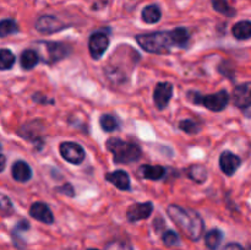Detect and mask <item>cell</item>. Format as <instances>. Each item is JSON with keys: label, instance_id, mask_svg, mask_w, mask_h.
Segmentation results:
<instances>
[{"label": "cell", "instance_id": "obj_21", "mask_svg": "<svg viewBox=\"0 0 251 250\" xmlns=\"http://www.w3.org/2000/svg\"><path fill=\"white\" fill-rule=\"evenodd\" d=\"M232 34L238 41H245V39L251 38V21L244 20L239 21L233 26Z\"/></svg>", "mask_w": 251, "mask_h": 250}, {"label": "cell", "instance_id": "obj_4", "mask_svg": "<svg viewBox=\"0 0 251 250\" xmlns=\"http://www.w3.org/2000/svg\"><path fill=\"white\" fill-rule=\"evenodd\" d=\"M188 98L194 104L202 105L211 112H222L227 108L230 100L229 93L226 90H221L211 95H201L200 92L191 91L188 93Z\"/></svg>", "mask_w": 251, "mask_h": 250}, {"label": "cell", "instance_id": "obj_27", "mask_svg": "<svg viewBox=\"0 0 251 250\" xmlns=\"http://www.w3.org/2000/svg\"><path fill=\"white\" fill-rule=\"evenodd\" d=\"M212 7L217 12L228 17H233L235 15V10L230 6L228 0H212Z\"/></svg>", "mask_w": 251, "mask_h": 250}, {"label": "cell", "instance_id": "obj_25", "mask_svg": "<svg viewBox=\"0 0 251 250\" xmlns=\"http://www.w3.org/2000/svg\"><path fill=\"white\" fill-rule=\"evenodd\" d=\"M15 61H16V58H15L14 53L11 50L6 48H2L0 50V69L2 71L11 69L14 66Z\"/></svg>", "mask_w": 251, "mask_h": 250}, {"label": "cell", "instance_id": "obj_2", "mask_svg": "<svg viewBox=\"0 0 251 250\" xmlns=\"http://www.w3.org/2000/svg\"><path fill=\"white\" fill-rule=\"evenodd\" d=\"M167 213L174 225L193 242H198L205 233V223L202 217L196 211L171 203L167 207Z\"/></svg>", "mask_w": 251, "mask_h": 250}, {"label": "cell", "instance_id": "obj_32", "mask_svg": "<svg viewBox=\"0 0 251 250\" xmlns=\"http://www.w3.org/2000/svg\"><path fill=\"white\" fill-rule=\"evenodd\" d=\"M55 191L63 194V195L70 196V198L75 196V189H74V186L70 183H65L63 186H59V188L55 189Z\"/></svg>", "mask_w": 251, "mask_h": 250}, {"label": "cell", "instance_id": "obj_26", "mask_svg": "<svg viewBox=\"0 0 251 250\" xmlns=\"http://www.w3.org/2000/svg\"><path fill=\"white\" fill-rule=\"evenodd\" d=\"M17 32H19V26L14 20L4 19L0 22V37L2 38L10 36V34L17 33Z\"/></svg>", "mask_w": 251, "mask_h": 250}, {"label": "cell", "instance_id": "obj_24", "mask_svg": "<svg viewBox=\"0 0 251 250\" xmlns=\"http://www.w3.org/2000/svg\"><path fill=\"white\" fill-rule=\"evenodd\" d=\"M100 125L103 131L113 132L118 129L119 123H118L117 118L113 117L112 114H103L100 118Z\"/></svg>", "mask_w": 251, "mask_h": 250}, {"label": "cell", "instance_id": "obj_8", "mask_svg": "<svg viewBox=\"0 0 251 250\" xmlns=\"http://www.w3.org/2000/svg\"><path fill=\"white\" fill-rule=\"evenodd\" d=\"M36 29L38 32L43 34H51L56 33L59 31H63V29L68 28V25L64 24L61 20H59L58 17L51 16V15H44L41 16L36 21Z\"/></svg>", "mask_w": 251, "mask_h": 250}, {"label": "cell", "instance_id": "obj_34", "mask_svg": "<svg viewBox=\"0 0 251 250\" xmlns=\"http://www.w3.org/2000/svg\"><path fill=\"white\" fill-rule=\"evenodd\" d=\"M222 250H245V249L243 245L238 244V243H229V244L226 245Z\"/></svg>", "mask_w": 251, "mask_h": 250}, {"label": "cell", "instance_id": "obj_18", "mask_svg": "<svg viewBox=\"0 0 251 250\" xmlns=\"http://www.w3.org/2000/svg\"><path fill=\"white\" fill-rule=\"evenodd\" d=\"M140 176L149 180H161L166 175V168L162 166H151V164H144L139 168Z\"/></svg>", "mask_w": 251, "mask_h": 250}, {"label": "cell", "instance_id": "obj_30", "mask_svg": "<svg viewBox=\"0 0 251 250\" xmlns=\"http://www.w3.org/2000/svg\"><path fill=\"white\" fill-rule=\"evenodd\" d=\"M1 213L4 217L14 213V206H12L11 200L5 194L1 195Z\"/></svg>", "mask_w": 251, "mask_h": 250}, {"label": "cell", "instance_id": "obj_6", "mask_svg": "<svg viewBox=\"0 0 251 250\" xmlns=\"http://www.w3.org/2000/svg\"><path fill=\"white\" fill-rule=\"evenodd\" d=\"M59 152L61 157L69 163L81 164L86 158V152L83 147L77 142L65 141L59 145Z\"/></svg>", "mask_w": 251, "mask_h": 250}, {"label": "cell", "instance_id": "obj_16", "mask_svg": "<svg viewBox=\"0 0 251 250\" xmlns=\"http://www.w3.org/2000/svg\"><path fill=\"white\" fill-rule=\"evenodd\" d=\"M11 175L19 183H27L32 178V168L27 162L16 161L11 167Z\"/></svg>", "mask_w": 251, "mask_h": 250}, {"label": "cell", "instance_id": "obj_7", "mask_svg": "<svg viewBox=\"0 0 251 250\" xmlns=\"http://www.w3.org/2000/svg\"><path fill=\"white\" fill-rule=\"evenodd\" d=\"M109 47V37L105 32L96 31L93 32L88 39V50L91 56L95 60H98L103 56V54L107 51Z\"/></svg>", "mask_w": 251, "mask_h": 250}, {"label": "cell", "instance_id": "obj_31", "mask_svg": "<svg viewBox=\"0 0 251 250\" xmlns=\"http://www.w3.org/2000/svg\"><path fill=\"white\" fill-rule=\"evenodd\" d=\"M105 250H132L131 245L124 242H110L105 245Z\"/></svg>", "mask_w": 251, "mask_h": 250}, {"label": "cell", "instance_id": "obj_33", "mask_svg": "<svg viewBox=\"0 0 251 250\" xmlns=\"http://www.w3.org/2000/svg\"><path fill=\"white\" fill-rule=\"evenodd\" d=\"M32 100H33V102L39 103V104H54V100H49L43 93L36 92L32 96Z\"/></svg>", "mask_w": 251, "mask_h": 250}, {"label": "cell", "instance_id": "obj_9", "mask_svg": "<svg viewBox=\"0 0 251 250\" xmlns=\"http://www.w3.org/2000/svg\"><path fill=\"white\" fill-rule=\"evenodd\" d=\"M173 85L171 82H158L153 91V100L157 109L163 110L168 107L173 97Z\"/></svg>", "mask_w": 251, "mask_h": 250}, {"label": "cell", "instance_id": "obj_5", "mask_svg": "<svg viewBox=\"0 0 251 250\" xmlns=\"http://www.w3.org/2000/svg\"><path fill=\"white\" fill-rule=\"evenodd\" d=\"M38 46L42 47L43 49L44 56L41 59L43 63L49 64H55L58 61L63 60L66 56H69L71 49L70 46L65 43H61V42H50V41H39L37 42Z\"/></svg>", "mask_w": 251, "mask_h": 250}, {"label": "cell", "instance_id": "obj_1", "mask_svg": "<svg viewBox=\"0 0 251 250\" xmlns=\"http://www.w3.org/2000/svg\"><path fill=\"white\" fill-rule=\"evenodd\" d=\"M189 39L190 34L184 27L136 36L137 44L145 51L151 54H168L173 48H186L189 46Z\"/></svg>", "mask_w": 251, "mask_h": 250}, {"label": "cell", "instance_id": "obj_35", "mask_svg": "<svg viewBox=\"0 0 251 250\" xmlns=\"http://www.w3.org/2000/svg\"><path fill=\"white\" fill-rule=\"evenodd\" d=\"M5 159H6L5 154H1V172L5 169Z\"/></svg>", "mask_w": 251, "mask_h": 250}, {"label": "cell", "instance_id": "obj_23", "mask_svg": "<svg viewBox=\"0 0 251 250\" xmlns=\"http://www.w3.org/2000/svg\"><path fill=\"white\" fill-rule=\"evenodd\" d=\"M186 175L195 183L202 184L207 179V169L202 164H193L186 169Z\"/></svg>", "mask_w": 251, "mask_h": 250}, {"label": "cell", "instance_id": "obj_36", "mask_svg": "<svg viewBox=\"0 0 251 250\" xmlns=\"http://www.w3.org/2000/svg\"><path fill=\"white\" fill-rule=\"evenodd\" d=\"M88 250H98V249H88Z\"/></svg>", "mask_w": 251, "mask_h": 250}, {"label": "cell", "instance_id": "obj_20", "mask_svg": "<svg viewBox=\"0 0 251 250\" xmlns=\"http://www.w3.org/2000/svg\"><path fill=\"white\" fill-rule=\"evenodd\" d=\"M223 232L218 228H213V229L208 230L205 234V245L208 250H218L223 242Z\"/></svg>", "mask_w": 251, "mask_h": 250}, {"label": "cell", "instance_id": "obj_22", "mask_svg": "<svg viewBox=\"0 0 251 250\" xmlns=\"http://www.w3.org/2000/svg\"><path fill=\"white\" fill-rule=\"evenodd\" d=\"M141 17L144 20V22L149 25H153L157 24V22L161 20L162 17V11L159 9L158 5L156 4H151V5H147L146 7H144L141 12Z\"/></svg>", "mask_w": 251, "mask_h": 250}, {"label": "cell", "instance_id": "obj_14", "mask_svg": "<svg viewBox=\"0 0 251 250\" xmlns=\"http://www.w3.org/2000/svg\"><path fill=\"white\" fill-rule=\"evenodd\" d=\"M28 212L32 218L44 223V225H51V223H54V215L47 203L41 202V201L32 203Z\"/></svg>", "mask_w": 251, "mask_h": 250}, {"label": "cell", "instance_id": "obj_10", "mask_svg": "<svg viewBox=\"0 0 251 250\" xmlns=\"http://www.w3.org/2000/svg\"><path fill=\"white\" fill-rule=\"evenodd\" d=\"M43 130L44 127L43 125L41 124V122L34 120V122H29L22 125L21 129H19V131H17V134H19V136L24 137V139L26 140H29V141L38 145V146L39 144L43 146L44 142L43 140H42V132H43Z\"/></svg>", "mask_w": 251, "mask_h": 250}, {"label": "cell", "instance_id": "obj_19", "mask_svg": "<svg viewBox=\"0 0 251 250\" xmlns=\"http://www.w3.org/2000/svg\"><path fill=\"white\" fill-rule=\"evenodd\" d=\"M39 54L33 49H26L20 55V64L24 70H31L39 63Z\"/></svg>", "mask_w": 251, "mask_h": 250}, {"label": "cell", "instance_id": "obj_29", "mask_svg": "<svg viewBox=\"0 0 251 250\" xmlns=\"http://www.w3.org/2000/svg\"><path fill=\"white\" fill-rule=\"evenodd\" d=\"M162 242L167 247H176V245L180 244V238L176 230L168 229L162 234Z\"/></svg>", "mask_w": 251, "mask_h": 250}, {"label": "cell", "instance_id": "obj_12", "mask_svg": "<svg viewBox=\"0 0 251 250\" xmlns=\"http://www.w3.org/2000/svg\"><path fill=\"white\" fill-rule=\"evenodd\" d=\"M242 164V159L239 156L230 151H225L220 156V168L226 175L232 176L239 169Z\"/></svg>", "mask_w": 251, "mask_h": 250}, {"label": "cell", "instance_id": "obj_13", "mask_svg": "<svg viewBox=\"0 0 251 250\" xmlns=\"http://www.w3.org/2000/svg\"><path fill=\"white\" fill-rule=\"evenodd\" d=\"M233 103L234 105H237L238 108H245L251 107V81L250 82L242 83V85L237 86V87L233 90Z\"/></svg>", "mask_w": 251, "mask_h": 250}, {"label": "cell", "instance_id": "obj_17", "mask_svg": "<svg viewBox=\"0 0 251 250\" xmlns=\"http://www.w3.org/2000/svg\"><path fill=\"white\" fill-rule=\"evenodd\" d=\"M29 228H31V225H29L28 221L25 220V218H22L21 221H19V222L16 223V225L12 228L11 239H12V243H14V245L17 248V249H25V247H26V240L21 237V234L24 232H27Z\"/></svg>", "mask_w": 251, "mask_h": 250}, {"label": "cell", "instance_id": "obj_3", "mask_svg": "<svg viewBox=\"0 0 251 250\" xmlns=\"http://www.w3.org/2000/svg\"><path fill=\"white\" fill-rule=\"evenodd\" d=\"M108 151L113 153V161L117 164H130L141 158L142 150L135 142L125 141L119 137H110L105 142Z\"/></svg>", "mask_w": 251, "mask_h": 250}, {"label": "cell", "instance_id": "obj_15", "mask_svg": "<svg viewBox=\"0 0 251 250\" xmlns=\"http://www.w3.org/2000/svg\"><path fill=\"white\" fill-rule=\"evenodd\" d=\"M105 180L112 183L115 188L119 190L127 191L131 189V181H130V175L123 169H118V171L110 172V173L105 174Z\"/></svg>", "mask_w": 251, "mask_h": 250}, {"label": "cell", "instance_id": "obj_11", "mask_svg": "<svg viewBox=\"0 0 251 250\" xmlns=\"http://www.w3.org/2000/svg\"><path fill=\"white\" fill-rule=\"evenodd\" d=\"M152 212H153V203L151 201L136 202L127 208L126 218L130 223H135L149 218Z\"/></svg>", "mask_w": 251, "mask_h": 250}, {"label": "cell", "instance_id": "obj_28", "mask_svg": "<svg viewBox=\"0 0 251 250\" xmlns=\"http://www.w3.org/2000/svg\"><path fill=\"white\" fill-rule=\"evenodd\" d=\"M179 129L181 131L186 132L189 135H196L198 132L201 131V126L199 123H196L195 120L193 119H184L181 122H179Z\"/></svg>", "mask_w": 251, "mask_h": 250}]
</instances>
